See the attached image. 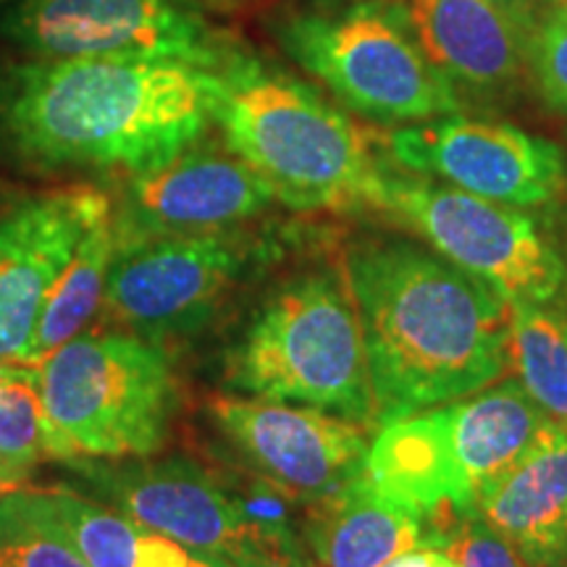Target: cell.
<instances>
[{"label":"cell","instance_id":"7","mask_svg":"<svg viewBox=\"0 0 567 567\" xmlns=\"http://www.w3.org/2000/svg\"><path fill=\"white\" fill-rule=\"evenodd\" d=\"M371 205L392 213L444 260L509 305H544L563 289L565 264L559 252L528 216L507 205L431 182L429 176L386 172Z\"/></svg>","mask_w":567,"mask_h":567},{"label":"cell","instance_id":"31","mask_svg":"<svg viewBox=\"0 0 567 567\" xmlns=\"http://www.w3.org/2000/svg\"><path fill=\"white\" fill-rule=\"evenodd\" d=\"M226 567H279V565H266V563H226Z\"/></svg>","mask_w":567,"mask_h":567},{"label":"cell","instance_id":"12","mask_svg":"<svg viewBox=\"0 0 567 567\" xmlns=\"http://www.w3.org/2000/svg\"><path fill=\"white\" fill-rule=\"evenodd\" d=\"M210 415L255 473L292 499L334 494L365 467L371 444L358 423L342 415L231 394L213 396Z\"/></svg>","mask_w":567,"mask_h":567},{"label":"cell","instance_id":"10","mask_svg":"<svg viewBox=\"0 0 567 567\" xmlns=\"http://www.w3.org/2000/svg\"><path fill=\"white\" fill-rule=\"evenodd\" d=\"M245 260V247L224 231L118 250L105 284V318L155 344L195 334L224 302Z\"/></svg>","mask_w":567,"mask_h":567},{"label":"cell","instance_id":"22","mask_svg":"<svg viewBox=\"0 0 567 567\" xmlns=\"http://www.w3.org/2000/svg\"><path fill=\"white\" fill-rule=\"evenodd\" d=\"M48 513L90 567H134L145 528L69 488L40 492Z\"/></svg>","mask_w":567,"mask_h":567},{"label":"cell","instance_id":"4","mask_svg":"<svg viewBox=\"0 0 567 567\" xmlns=\"http://www.w3.org/2000/svg\"><path fill=\"white\" fill-rule=\"evenodd\" d=\"M234 392L379 423L358 308L347 281L316 274L284 284L226 354Z\"/></svg>","mask_w":567,"mask_h":567},{"label":"cell","instance_id":"28","mask_svg":"<svg viewBox=\"0 0 567 567\" xmlns=\"http://www.w3.org/2000/svg\"><path fill=\"white\" fill-rule=\"evenodd\" d=\"M34 379H40L38 365H21V363H11V360L0 358V384H6V381H34Z\"/></svg>","mask_w":567,"mask_h":567},{"label":"cell","instance_id":"23","mask_svg":"<svg viewBox=\"0 0 567 567\" xmlns=\"http://www.w3.org/2000/svg\"><path fill=\"white\" fill-rule=\"evenodd\" d=\"M74 450L66 444L40 396V379L0 384V465L17 481H24L34 465L48 460L69 463Z\"/></svg>","mask_w":567,"mask_h":567},{"label":"cell","instance_id":"2","mask_svg":"<svg viewBox=\"0 0 567 567\" xmlns=\"http://www.w3.org/2000/svg\"><path fill=\"white\" fill-rule=\"evenodd\" d=\"M213 69L166 59H66L17 71L6 126L51 166L151 172L213 122Z\"/></svg>","mask_w":567,"mask_h":567},{"label":"cell","instance_id":"27","mask_svg":"<svg viewBox=\"0 0 567 567\" xmlns=\"http://www.w3.org/2000/svg\"><path fill=\"white\" fill-rule=\"evenodd\" d=\"M384 567H463L455 557L446 555L444 549L431 547V544H421V547H413L394 559H389Z\"/></svg>","mask_w":567,"mask_h":567},{"label":"cell","instance_id":"29","mask_svg":"<svg viewBox=\"0 0 567 567\" xmlns=\"http://www.w3.org/2000/svg\"><path fill=\"white\" fill-rule=\"evenodd\" d=\"M488 3L499 6V9L513 13V17L526 21V24H530V19H534L530 17V6H534V0H488Z\"/></svg>","mask_w":567,"mask_h":567},{"label":"cell","instance_id":"1","mask_svg":"<svg viewBox=\"0 0 567 567\" xmlns=\"http://www.w3.org/2000/svg\"><path fill=\"white\" fill-rule=\"evenodd\" d=\"M379 423L476 394L507 368L509 302L413 243L347 255Z\"/></svg>","mask_w":567,"mask_h":567},{"label":"cell","instance_id":"16","mask_svg":"<svg viewBox=\"0 0 567 567\" xmlns=\"http://www.w3.org/2000/svg\"><path fill=\"white\" fill-rule=\"evenodd\" d=\"M368 446L363 476L425 520V544H434L473 509L460 488L450 442V410H429L381 423Z\"/></svg>","mask_w":567,"mask_h":567},{"label":"cell","instance_id":"24","mask_svg":"<svg viewBox=\"0 0 567 567\" xmlns=\"http://www.w3.org/2000/svg\"><path fill=\"white\" fill-rule=\"evenodd\" d=\"M0 567H90L42 502L40 488L0 496Z\"/></svg>","mask_w":567,"mask_h":567},{"label":"cell","instance_id":"30","mask_svg":"<svg viewBox=\"0 0 567 567\" xmlns=\"http://www.w3.org/2000/svg\"><path fill=\"white\" fill-rule=\"evenodd\" d=\"M21 486V481H17V478H13L11 476V473L9 471H6V467L3 465H0V492H13V488H19Z\"/></svg>","mask_w":567,"mask_h":567},{"label":"cell","instance_id":"14","mask_svg":"<svg viewBox=\"0 0 567 567\" xmlns=\"http://www.w3.org/2000/svg\"><path fill=\"white\" fill-rule=\"evenodd\" d=\"M101 189L66 187L0 218V358L34 365V334L55 284L92 224L109 216Z\"/></svg>","mask_w":567,"mask_h":567},{"label":"cell","instance_id":"18","mask_svg":"<svg viewBox=\"0 0 567 567\" xmlns=\"http://www.w3.org/2000/svg\"><path fill=\"white\" fill-rule=\"evenodd\" d=\"M308 505L302 530L308 567H384L425 544L423 515L379 492L363 473Z\"/></svg>","mask_w":567,"mask_h":567},{"label":"cell","instance_id":"15","mask_svg":"<svg viewBox=\"0 0 567 567\" xmlns=\"http://www.w3.org/2000/svg\"><path fill=\"white\" fill-rule=\"evenodd\" d=\"M408 30L452 84L502 92L526 61L528 24L488 0H405Z\"/></svg>","mask_w":567,"mask_h":567},{"label":"cell","instance_id":"13","mask_svg":"<svg viewBox=\"0 0 567 567\" xmlns=\"http://www.w3.org/2000/svg\"><path fill=\"white\" fill-rule=\"evenodd\" d=\"M195 145L151 172L132 174L122 210L113 213L118 250L166 237L218 234L276 200L239 155Z\"/></svg>","mask_w":567,"mask_h":567},{"label":"cell","instance_id":"20","mask_svg":"<svg viewBox=\"0 0 567 567\" xmlns=\"http://www.w3.org/2000/svg\"><path fill=\"white\" fill-rule=\"evenodd\" d=\"M118 252L116 224L113 210L101 221L92 224L82 243L71 255L66 271L55 284L34 334V365H40L53 350L74 339L95 318L97 308L105 300V284L113 258Z\"/></svg>","mask_w":567,"mask_h":567},{"label":"cell","instance_id":"19","mask_svg":"<svg viewBox=\"0 0 567 567\" xmlns=\"http://www.w3.org/2000/svg\"><path fill=\"white\" fill-rule=\"evenodd\" d=\"M450 410V442L460 488L476 509L478 496L523 463L551 423L515 381L484 389Z\"/></svg>","mask_w":567,"mask_h":567},{"label":"cell","instance_id":"32","mask_svg":"<svg viewBox=\"0 0 567 567\" xmlns=\"http://www.w3.org/2000/svg\"><path fill=\"white\" fill-rule=\"evenodd\" d=\"M0 496H3V492H0Z\"/></svg>","mask_w":567,"mask_h":567},{"label":"cell","instance_id":"5","mask_svg":"<svg viewBox=\"0 0 567 567\" xmlns=\"http://www.w3.org/2000/svg\"><path fill=\"white\" fill-rule=\"evenodd\" d=\"M40 396L76 457H147L166 444L179 381L161 344L90 331L42 360Z\"/></svg>","mask_w":567,"mask_h":567},{"label":"cell","instance_id":"17","mask_svg":"<svg viewBox=\"0 0 567 567\" xmlns=\"http://www.w3.org/2000/svg\"><path fill=\"white\" fill-rule=\"evenodd\" d=\"M476 513L536 567H567V434L536 450L478 496Z\"/></svg>","mask_w":567,"mask_h":567},{"label":"cell","instance_id":"9","mask_svg":"<svg viewBox=\"0 0 567 567\" xmlns=\"http://www.w3.org/2000/svg\"><path fill=\"white\" fill-rule=\"evenodd\" d=\"M9 27L42 61L166 59L213 69L229 53L187 0H19Z\"/></svg>","mask_w":567,"mask_h":567},{"label":"cell","instance_id":"26","mask_svg":"<svg viewBox=\"0 0 567 567\" xmlns=\"http://www.w3.org/2000/svg\"><path fill=\"white\" fill-rule=\"evenodd\" d=\"M434 547L444 549L463 567H536L505 536L496 534L476 509H467Z\"/></svg>","mask_w":567,"mask_h":567},{"label":"cell","instance_id":"25","mask_svg":"<svg viewBox=\"0 0 567 567\" xmlns=\"http://www.w3.org/2000/svg\"><path fill=\"white\" fill-rule=\"evenodd\" d=\"M526 61L544 97L567 113V6H555L530 19Z\"/></svg>","mask_w":567,"mask_h":567},{"label":"cell","instance_id":"21","mask_svg":"<svg viewBox=\"0 0 567 567\" xmlns=\"http://www.w3.org/2000/svg\"><path fill=\"white\" fill-rule=\"evenodd\" d=\"M507 365L555 429L567 434V326L536 302L509 305Z\"/></svg>","mask_w":567,"mask_h":567},{"label":"cell","instance_id":"11","mask_svg":"<svg viewBox=\"0 0 567 567\" xmlns=\"http://www.w3.org/2000/svg\"><path fill=\"white\" fill-rule=\"evenodd\" d=\"M389 153L408 172L515 208L555 200L565 184V158L555 142L457 113L392 132Z\"/></svg>","mask_w":567,"mask_h":567},{"label":"cell","instance_id":"8","mask_svg":"<svg viewBox=\"0 0 567 567\" xmlns=\"http://www.w3.org/2000/svg\"><path fill=\"white\" fill-rule=\"evenodd\" d=\"M76 473L95 499L137 526L174 538L184 549L226 563L274 565L271 551L239 507L234 488L187 457L105 460L74 457Z\"/></svg>","mask_w":567,"mask_h":567},{"label":"cell","instance_id":"3","mask_svg":"<svg viewBox=\"0 0 567 567\" xmlns=\"http://www.w3.org/2000/svg\"><path fill=\"white\" fill-rule=\"evenodd\" d=\"M213 124L295 210L371 205L381 168L365 134L308 84L229 51L213 66Z\"/></svg>","mask_w":567,"mask_h":567},{"label":"cell","instance_id":"6","mask_svg":"<svg viewBox=\"0 0 567 567\" xmlns=\"http://www.w3.org/2000/svg\"><path fill=\"white\" fill-rule=\"evenodd\" d=\"M281 45L347 109L373 122H431L460 111L455 84L425 59L400 9L363 3L302 13L284 24Z\"/></svg>","mask_w":567,"mask_h":567}]
</instances>
